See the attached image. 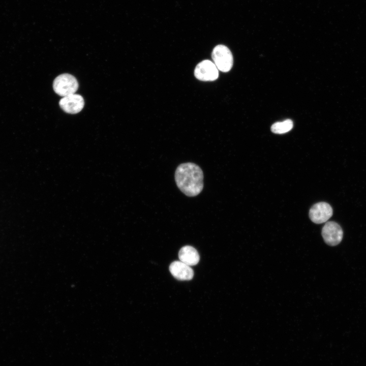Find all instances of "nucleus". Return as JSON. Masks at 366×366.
<instances>
[{"mask_svg":"<svg viewBox=\"0 0 366 366\" xmlns=\"http://www.w3.org/2000/svg\"><path fill=\"white\" fill-rule=\"evenodd\" d=\"M175 179L179 190L188 196L198 195L203 188V172L193 163L179 165L175 171Z\"/></svg>","mask_w":366,"mask_h":366,"instance_id":"1","label":"nucleus"},{"mask_svg":"<svg viewBox=\"0 0 366 366\" xmlns=\"http://www.w3.org/2000/svg\"><path fill=\"white\" fill-rule=\"evenodd\" d=\"M53 88L57 95L64 97L75 94L78 88V83L73 75L68 73L62 74L54 80Z\"/></svg>","mask_w":366,"mask_h":366,"instance_id":"2","label":"nucleus"},{"mask_svg":"<svg viewBox=\"0 0 366 366\" xmlns=\"http://www.w3.org/2000/svg\"><path fill=\"white\" fill-rule=\"evenodd\" d=\"M212 58L218 69L223 72L229 71L233 66V56L225 45H218L213 49Z\"/></svg>","mask_w":366,"mask_h":366,"instance_id":"3","label":"nucleus"},{"mask_svg":"<svg viewBox=\"0 0 366 366\" xmlns=\"http://www.w3.org/2000/svg\"><path fill=\"white\" fill-rule=\"evenodd\" d=\"M194 75L201 81H214L218 78L219 70L214 63L209 60H204L196 66Z\"/></svg>","mask_w":366,"mask_h":366,"instance_id":"4","label":"nucleus"},{"mask_svg":"<svg viewBox=\"0 0 366 366\" xmlns=\"http://www.w3.org/2000/svg\"><path fill=\"white\" fill-rule=\"evenodd\" d=\"M324 241L330 246H335L342 241L343 232L341 227L336 222H327L322 229Z\"/></svg>","mask_w":366,"mask_h":366,"instance_id":"5","label":"nucleus"},{"mask_svg":"<svg viewBox=\"0 0 366 366\" xmlns=\"http://www.w3.org/2000/svg\"><path fill=\"white\" fill-rule=\"evenodd\" d=\"M331 206L327 203L320 202L313 205L309 211V217L316 224L326 222L332 215Z\"/></svg>","mask_w":366,"mask_h":366,"instance_id":"6","label":"nucleus"},{"mask_svg":"<svg viewBox=\"0 0 366 366\" xmlns=\"http://www.w3.org/2000/svg\"><path fill=\"white\" fill-rule=\"evenodd\" d=\"M59 105L66 113L76 114L83 109L84 101L81 95L73 94L63 97L59 102Z\"/></svg>","mask_w":366,"mask_h":366,"instance_id":"7","label":"nucleus"},{"mask_svg":"<svg viewBox=\"0 0 366 366\" xmlns=\"http://www.w3.org/2000/svg\"><path fill=\"white\" fill-rule=\"evenodd\" d=\"M172 275L179 280H190L194 276L193 270L190 266L181 261H175L169 266Z\"/></svg>","mask_w":366,"mask_h":366,"instance_id":"8","label":"nucleus"},{"mask_svg":"<svg viewBox=\"0 0 366 366\" xmlns=\"http://www.w3.org/2000/svg\"><path fill=\"white\" fill-rule=\"evenodd\" d=\"M178 257L180 261L189 266L197 264L200 259L197 251L190 246H186L180 249L178 253Z\"/></svg>","mask_w":366,"mask_h":366,"instance_id":"9","label":"nucleus"},{"mask_svg":"<svg viewBox=\"0 0 366 366\" xmlns=\"http://www.w3.org/2000/svg\"><path fill=\"white\" fill-rule=\"evenodd\" d=\"M293 127L292 120L287 119L282 121L273 124L271 127V131L275 134H284L290 131Z\"/></svg>","mask_w":366,"mask_h":366,"instance_id":"10","label":"nucleus"}]
</instances>
